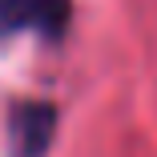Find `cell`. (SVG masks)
Returning <instances> with one entry per match:
<instances>
[{
    "label": "cell",
    "mask_w": 157,
    "mask_h": 157,
    "mask_svg": "<svg viewBox=\"0 0 157 157\" xmlns=\"http://www.w3.org/2000/svg\"><path fill=\"white\" fill-rule=\"evenodd\" d=\"M69 0H0V40L8 36H44L56 40L69 28Z\"/></svg>",
    "instance_id": "1"
},
{
    "label": "cell",
    "mask_w": 157,
    "mask_h": 157,
    "mask_svg": "<svg viewBox=\"0 0 157 157\" xmlns=\"http://www.w3.org/2000/svg\"><path fill=\"white\" fill-rule=\"evenodd\" d=\"M56 137V105L48 101H20L8 117V141L16 157H44Z\"/></svg>",
    "instance_id": "2"
}]
</instances>
